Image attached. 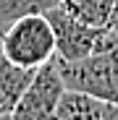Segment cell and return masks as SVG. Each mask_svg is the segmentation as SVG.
Wrapping results in <instances>:
<instances>
[{
  "mask_svg": "<svg viewBox=\"0 0 118 120\" xmlns=\"http://www.w3.org/2000/svg\"><path fill=\"white\" fill-rule=\"evenodd\" d=\"M66 89L87 91L100 102L118 105V42L102 52H94L84 60H61L55 57Z\"/></svg>",
  "mask_w": 118,
  "mask_h": 120,
  "instance_id": "6da1fadb",
  "label": "cell"
},
{
  "mask_svg": "<svg viewBox=\"0 0 118 120\" xmlns=\"http://www.w3.org/2000/svg\"><path fill=\"white\" fill-rule=\"evenodd\" d=\"M55 34V57L61 60H84L94 52H102L118 42L110 26H92L71 16L63 5H53L45 11Z\"/></svg>",
  "mask_w": 118,
  "mask_h": 120,
  "instance_id": "7a4b0ae2",
  "label": "cell"
},
{
  "mask_svg": "<svg viewBox=\"0 0 118 120\" xmlns=\"http://www.w3.org/2000/svg\"><path fill=\"white\" fill-rule=\"evenodd\" d=\"M0 55L21 68H39L55 57V34L45 13L18 18L0 37Z\"/></svg>",
  "mask_w": 118,
  "mask_h": 120,
  "instance_id": "3957f363",
  "label": "cell"
},
{
  "mask_svg": "<svg viewBox=\"0 0 118 120\" xmlns=\"http://www.w3.org/2000/svg\"><path fill=\"white\" fill-rule=\"evenodd\" d=\"M63 91H66V81L53 57L34 71L32 81H29L26 91L21 94L11 117L13 120H53Z\"/></svg>",
  "mask_w": 118,
  "mask_h": 120,
  "instance_id": "277c9868",
  "label": "cell"
},
{
  "mask_svg": "<svg viewBox=\"0 0 118 120\" xmlns=\"http://www.w3.org/2000/svg\"><path fill=\"white\" fill-rule=\"evenodd\" d=\"M37 68H21L11 63L8 57L0 55V117L3 115H13L21 94L26 91L32 76Z\"/></svg>",
  "mask_w": 118,
  "mask_h": 120,
  "instance_id": "5b68a950",
  "label": "cell"
},
{
  "mask_svg": "<svg viewBox=\"0 0 118 120\" xmlns=\"http://www.w3.org/2000/svg\"><path fill=\"white\" fill-rule=\"evenodd\" d=\"M53 120H102V102L87 91L66 89Z\"/></svg>",
  "mask_w": 118,
  "mask_h": 120,
  "instance_id": "8992f818",
  "label": "cell"
},
{
  "mask_svg": "<svg viewBox=\"0 0 118 120\" xmlns=\"http://www.w3.org/2000/svg\"><path fill=\"white\" fill-rule=\"evenodd\" d=\"M58 5H63L71 16H76L84 24L110 26V18H113L118 0H58Z\"/></svg>",
  "mask_w": 118,
  "mask_h": 120,
  "instance_id": "52a82bcc",
  "label": "cell"
},
{
  "mask_svg": "<svg viewBox=\"0 0 118 120\" xmlns=\"http://www.w3.org/2000/svg\"><path fill=\"white\" fill-rule=\"evenodd\" d=\"M53 5H58V0H0V37L18 18L34 16V13H45Z\"/></svg>",
  "mask_w": 118,
  "mask_h": 120,
  "instance_id": "ba28073f",
  "label": "cell"
},
{
  "mask_svg": "<svg viewBox=\"0 0 118 120\" xmlns=\"http://www.w3.org/2000/svg\"><path fill=\"white\" fill-rule=\"evenodd\" d=\"M102 120H118V105L102 102Z\"/></svg>",
  "mask_w": 118,
  "mask_h": 120,
  "instance_id": "9c48e42d",
  "label": "cell"
},
{
  "mask_svg": "<svg viewBox=\"0 0 118 120\" xmlns=\"http://www.w3.org/2000/svg\"><path fill=\"white\" fill-rule=\"evenodd\" d=\"M110 29H113V34L118 37V5H115V11H113V18H110Z\"/></svg>",
  "mask_w": 118,
  "mask_h": 120,
  "instance_id": "30bf717a",
  "label": "cell"
},
{
  "mask_svg": "<svg viewBox=\"0 0 118 120\" xmlns=\"http://www.w3.org/2000/svg\"><path fill=\"white\" fill-rule=\"evenodd\" d=\"M0 120H13V117H11V115H3V117H0Z\"/></svg>",
  "mask_w": 118,
  "mask_h": 120,
  "instance_id": "8fae6325",
  "label": "cell"
}]
</instances>
